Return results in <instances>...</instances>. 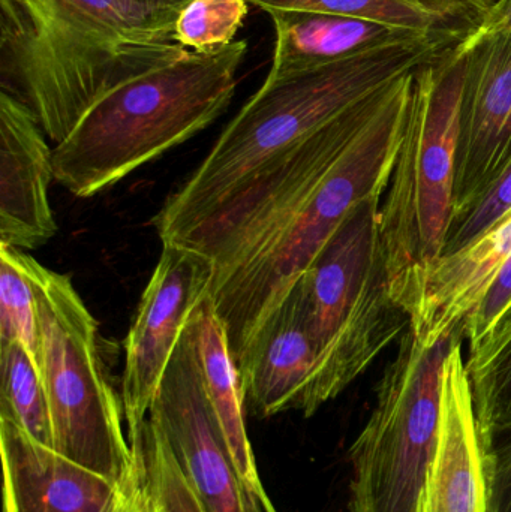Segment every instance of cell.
Wrapping results in <instances>:
<instances>
[{
  "label": "cell",
  "instance_id": "obj_1",
  "mask_svg": "<svg viewBox=\"0 0 511 512\" xmlns=\"http://www.w3.org/2000/svg\"><path fill=\"white\" fill-rule=\"evenodd\" d=\"M444 50L438 42H410L330 65L267 75L200 167L156 215L153 224L161 242L185 246L330 120Z\"/></svg>",
  "mask_w": 511,
  "mask_h": 512
},
{
  "label": "cell",
  "instance_id": "obj_2",
  "mask_svg": "<svg viewBox=\"0 0 511 512\" xmlns=\"http://www.w3.org/2000/svg\"><path fill=\"white\" fill-rule=\"evenodd\" d=\"M185 53L129 0H0L2 90L54 144L111 90Z\"/></svg>",
  "mask_w": 511,
  "mask_h": 512
},
{
  "label": "cell",
  "instance_id": "obj_3",
  "mask_svg": "<svg viewBox=\"0 0 511 512\" xmlns=\"http://www.w3.org/2000/svg\"><path fill=\"white\" fill-rule=\"evenodd\" d=\"M419 68L387 86L377 113L314 191L246 254L213 277L209 294L224 324L234 363H239L261 325L348 215L389 188Z\"/></svg>",
  "mask_w": 511,
  "mask_h": 512
},
{
  "label": "cell",
  "instance_id": "obj_4",
  "mask_svg": "<svg viewBox=\"0 0 511 512\" xmlns=\"http://www.w3.org/2000/svg\"><path fill=\"white\" fill-rule=\"evenodd\" d=\"M248 41L188 51L99 99L53 149L54 179L89 198L212 125L231 104Z\"/></svg>",
  "mask_w": 511,
  "mask_h": 512
},
{
  "label": "cell",
  "instance_id": "obj_5",
  "mask_svg": "<svg viewBox=\"0 0 511 512\" xmlns=\"http://www.w3.org/2000/svg\"><path fill=\"white\" fill-rule=\"evenodd\" d=\"M464 44L417 69L404 138L378 215L390 294L407 315L423 274L443 252L452 218Z\"/></svg>",
  "mask_w": 511,
  "mask_h": 512
},
{
  "label": "cell",
  "instance_id": "obj_6",
  "mask_svg": "<svg viewBox=\"0 0 511 512\" xmlns=\"http://www.w3.org/2000/svg\"><path fill=\"white\" fill-rule=\"evenodd\" d=\"M381 201L375 195L357 206L297 280L317 354L303 417L336 399L410 325L390 294Z\"/></svg>",
  "mask_w": 511,
  "mask_h": 512
},
{
  "label": "cell",
  "instance_id": "obj_7",
  "mask_svg": "<svg viewBox=\"0 0 511 512\" xmlns=\"http://www.w3.org/2000/svg\"><path fill=\"white\" fill-rule=\"evenodd\" d=\"M41 340V375L54 450L120 484L134 463L122 402L105 375L98 322L66 274L29 255Z\"/></svg>",
  "mask_w": 511,
  "mask_h": 512
},
{
  "label": "cell",
  "instance_id": "obj_8",
  "mask_svg": "<svg viewBox=\"0 0 511 512\" xmlns=\"http://www.w3.org/2000/svg\"><path fill=\"white\" fill-rule=\"evenodd\" d=\"M462 340L461 328L426 346L408 327L350 448V512L417 511L440 436L444 364Z\"/></svg>",
  "mask_w": 511,
  "mask_h": 512
},
{
  "label": "cell",
  "instance_id": "obj_9",
  "mask_svg": "<svg viewBox=\"0 0 511 512\" xmlns=\"http://www.w3.org/2000/svg\"><path fill=\"white\" fill-rule=\"evenodd\" d=\"M213 274L210 259L182 246L162 243L161 258L141 295L125 340L120 402L129 444L146 424L189 315L209 292Z\"/></svg>",
  "mask_w": 511,
  "mask_h": 512
},
{
  "label": "cell",
  "instance_id": "obj_10",
  "mask_svg": "<svg viewBox=\"0 0 511 512\" xmlns=\"http://www.w3.org/2000/svg\"><path fill=\"white\" fill-rule=\"evenodd\" d=\"M186 481L209 512H252L183 330L149 411Z\"/></svg>",
  "mask_w": 511,
  "mask_h": 512
},
{
  "label": "cell",
  "instance_id": "obj_11",
  "mask_svg": "<svg viewBox=\"0 0 511 512\" xmlns=\"http://www.w3.org/2000/svg\"><path fill=\"white\" fill-rule=\"evenodd\" d=\"M464 47L452 216L511 165V35L480 29Z\"/></svg>",
  "mask_w": 511,
  "mask_h": 512
},
{
  "label": "cell",
  "instance_id": "obj_12",
  "mask_svg": "<svg viewBox=\"0 0 511 512\" xmlns=\"http://www.w3.org/2000/svg\"><path fill=\"white\" fill-rule=\"evenodd\" d=\"M53 149L35 113L0 92V245L35 251L57 233L48 188Z\"/></svg>",
  "mask_w": 511,
  "mask_h": 512
},
{
  "label": "cell",
  "instance_id": "obj_13",
  "mask_svg": "<svg viewBox=\"0 0 511 512\" xmlns=\"http://www.w3.org/2000/svg\"><path fill=\"white\" fill-rule=\"evenodd\" d=\"M236 366L245 406L255 417L303 412L317 354L299 283L261 325Z\"/></svg>",
  "mask_w": 511,
  "mask_h": 512
},
{
  "label": "cell",
  "instance_id": "obj_14",
  "mask_svg": "<svg viewBox=\"0 0 511 512\" xmlns=\"http://www.w3.org/2000/svg\"><path fill=\"white\" fill-rule=\"evenodd\" d=\"M3 512H107L120 484L0 420Z\"/></svg>",
  "mask_w": 511,
  "mask_h": 512
},
{
  "label": "cell",
  "instance_id": "obj_15",
  "mask_svg": "<svg viewBox=\"0 0 511 512\" xmlns=\"http://www.w3.org/2000/svg\"><path fill=\"white\" fill-rule=\"evenodd\" d=\"M486 507L483 453L459 342L444 364L440 436L416 512H486Z\"/></svg>",
  "mask_w": 511,
  "mask_h": 512
},
{
  "label": "cell",
  "instance_id": "obj_16",
  "mask_svg": "<svg viewBox=\"0 0 511 512\" xmlns=\"http://www.w3.org/2000/svg\"><path fill=\"white\" fill-rule=\"evenodd\" d=\"M510 258L511 215L467 248L429 265L408 312L414 336L432 346L461 330Z\"/></svg>",
  "mask_w": 511,
  "mask_h": 512
},
{
  "label": "cell",
  "instance_id": "obj_17",
  "mask_svg": "<svg viewBox=\"0 0 511 512\" xmlns=\"http://www.w3.org/2000/svg\"><path fill=\"white\" fill-rule=\"evenodd\" d=\"M186 331L207 397L236 463L251 511L278 512L258 474L254 450L246 433V406L239 370L209 292L189 315Z\"/></svg>",
  "mask_w": 511,
  "mask_h": 512
},
{
  "label": "cell",
  "instance_id": "obj_18",
  "mask_svg": "<svg viewBox=\"0 0 511 512\" xmlns=\"http://www.w3.org/2000/svg\"><path fill=\"white\" fill-rule=\"evenodd\" d=\"M275 48L269 74L281 75L330 65L380 48L435 41L420 33L374 21L308 11L270 12Z\"/></svg>",
  "mask_w": 511,
  "mask_h": 512
},
{
  "label": "cell",
  "instance_id": "obj_19",
  "mask_svg": "<svg viewBox=\"0 0 511 512\" xmlns=\"http://www.w3.org/2000/svg\"><path fill=\"white\" fill-rule=\"evenodd\" d=\"M261 11H308L399 27L443 42H467L485 23L488 0H248Z\"/></svg>",
  "mask_w": 511,
  "mask_h": 512
},
{
  "label": "cell",
  "instance_id": "obj_20",
  "mask_svg": "<svg viewBox=\"0 0 511 512\" xmlns=\"http://www.w3.org/2000/svg\"><path fill=\"white\" fill-rule=\"evenodd\" d=\"M0 420L54 450L53 424L41 369L18 340L0 342Z\"/></svg>",
  "mask_w": 511,
  "mask_h": 512
},
{
  "label": "cell",
  "instance_id": "obj_21",
  "mask_svg": "<svg viewBox=\"0 0 511 512\" xmlns=\"http://www.w3.org/2000/svg\"><path fill=\"white\" fill-rule=\"evenodd\" d=\"M18 340L41 369L38 309L29 255L0 245V342Z\"/></svg>",
  "mask_w": 511,
  "mask_h": 512
},
{
  "label": "cell",
  "instance_id": "obj_22",
  "mask_svg": "<svg viewBox=\"0 0 511 512\" xmlns=\"http://www.w3.org/2000/svg\"><path fill=\"white\" fill-rule=\"evenodd\" d=\"M131 447L137 448L140 454L144 481L155 512H209L186 481L164 436L149 418Z\"/></svg>",
  "mask_w": 511,
  "mask_h": 512
},
{
  "label": "cell",
  "instance_id": "obj_23",
  "mask_svg": "<svg viewBox=\"0 0 511 512\" xmlns=\"http://www.w3.org/2000/svg\"><path fill=\"white\" fill-rule=\"evenodd\" d=\"M248 3V0H192L177 18L173 41L197 53H210L233 44L248 15Z\"/></svg>",
  "mask_w": 511,
  "mask_h": 512
},
{
  "label": "cell",
  "instance_id": "obj_24",
  "mask_svg": "<svg viewBox=\"0 0 511 512\" xmlns=\"http://www.w3.org/2000/svg\"><path fill=\"white\" fill-rule=\"evenodd\" d=\"M467 373L483 442L511 421V339L497 354Z\"/></svg>",
  "mask_w": 511,
  "mask_h": 512
},
{
  "label": "cell",
  "instance_id": "obj_25",
  "mask_svg": "<svg viewBox=\"0 0 511 512\" xmlns=\"http://www.w3.org/2000/svg\"><path fill=\"white\" fill-rule=\"evenodd\" d=\"M509 215H511V165L479 200L450 218L440 258L467 248Z\"/></svg>",
  "mask_w": 511,
  "mask_h": 512
},
{
  "label": "cell",
  "instance_id": "obj_26",
  "mask_svg": "<svg viewBox=\"0 0 511 512\" xmlns=\"http://www.w3.org/2000/svg\"><path fill=\"white\" fill-rule=\"evenodd\" d=\"M511 306V258L501 268L479 303L462 322L464 339L468 340L470 355L491 336L504 313Z\"/></svg>",
  "mask_w": 511,
  "mask_h": 512
},
{
  "label": "cell",
  "instance_id": "obj_27",
  "mask_svg": "<svg viewBox=\"0 0 511 512\" xmlns=\"http://www.w3.org/2000/svg\"><path fill=\"white\" fill-rule=\"evenodd\" d=\"M486 480V512H511V421L480 442Z\"/></svg>",
  "mask_w": 511,
  "mask_h": 512
},
{
  "label": "cell",
  "instance_id": "obj_28",
  "mask_svg": "<svg viewBox=\"0 0 511 512\" xmlns=\"http://www.w3.org/2000/svg\"><path fill=\"white\" fill-rule=\"evenodd\" d=\"M129 2L159 29L173 33L177 18L192 0H129Z\"/></svg>",
  "mask_w": 511,
  "mask_h": 512
},
{
  "label": "cell",
  "instance_id": "obj_29",
  "mask_svg": "<svg viewBox=\"0 0 511 512\" xmlns=\"http://www.w3.org/2000/svg\"><path fill=\"white\" fill-rule=\"evenodd\" d=\"M131 448L134 453V463H132L128 477L122 481L126 499H128V512H155L152 499L147 492L146 481H144L140 454H138L137 448Z\"/></svg>",
  "mask_w": 511,
  "mask_h": 512
},
{
  "label": "cell",
  "instance_id": "obj_30",
  "mask_svg": "<svg viewBox=\"0 0 511 512\" xmlns=\"http://www.w3.org/2000/svg\"><path fill=\"white\" fill-rule=\"evenodd\" d=\"M482 29L511 35V0H492L486 11Z\"/></svg>",
  "mask_w": 511,
  "mask_h": 512
},
{
  "label": "cell",
  "instance_id": "obj_31",
  "mask_svg": "<svg viewBox=\"0 0 511 512\" xmlns=\"http://www.w3.org/2000/svg\"><path fill=\"white\" fill-rule=\"evenodd\" d=\"M107 512H128V499H126V493L122 483H120L119 493H117L116 499H114L113 504L110 505Z\"/></svg>",
  "mask_w": 511,
  "mask_h": 512
},
{
  "label": "cell",
  "instance_id": "obj_32",
  "mask_svg": "<svg viewBox=\"0 0 511 512\" xmlns=\"http://www.w3.org/2000/svg\"><path fill=\"white\" fill-rule=\"evenodd\" d=\"M488 2H492V0H488Z\"/></svg>",
  "mask_w": 511,
  "mask_h": 512
}]
</instances>
